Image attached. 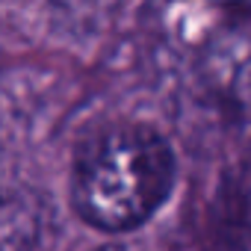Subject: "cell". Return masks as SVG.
I'll return each mask as SVG.
<instances>
[{"label":"cell","instance_id":"3","mask_svg":"<svg viewBox=\"0 0 251 251\" xmlns=\"http://www.w3.org/2000/svg\"><path fill=\"white\" fill-rule=\"evenodd\" d=\"M98 251H124V248H115V245H106V248H98Z\"/></svg>","mask_w":251,"mask_h":251},{"label":"cell","instance_id":"2","mask_svg":"<svg viewBox=\"0 0 251 251\" xmlns=\"http://www.w3.org/2000/svg\"><path fill=\"white\" fill-rule=\"evenodd\" d=\"M236 201L245 213H251V151L239 166V180H236Z\"/></svg>","mask_w":251,"mask_h":251},{"label":"cell","instance_id":"1","mask_svg":"<svg viewBox=\"0 0 251 251\" xmlns=\"http://www.w3.org/2000/svg\"><path fill=\"white\" fill-rule=\"evenodd\" d=\"M175 151L148 124H112L92 133L71 169L74 213L103 233L145 225L175 189Z\"/></svg>","mask_w":251,"mask_h":251}]
</instances>
